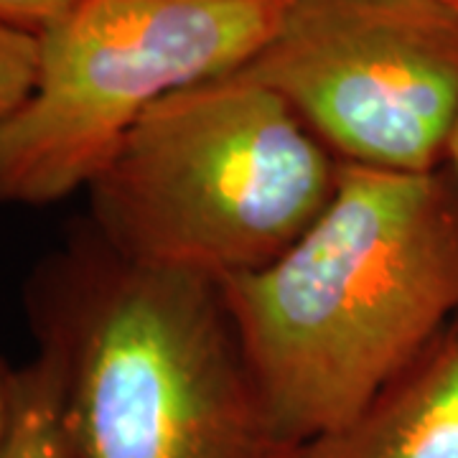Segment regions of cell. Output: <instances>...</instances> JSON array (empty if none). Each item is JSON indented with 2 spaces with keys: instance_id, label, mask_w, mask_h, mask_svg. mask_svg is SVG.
<instances>
[{
  "instance_id": "52a82bcc",
  "label": "cell",
  "mask_w": 458,
  "mask_h": 458,
  "mask_svg": "<svg viewBox=\"0 0 458 458\" xmlns=\"http://www.w3.org/2000/svg\"><path fill=\"white\" fill-rule=\"evenodd\" d=\"M0 458H69L59 369L54 357L41 346L13 377L11 423Z\"/></svg>"
},
{
  "instance_id": "6da1fadb",
  "label": "cell",
  "mask_w": 458,
  "mask_h": 458,
  "mask_svg": "<svg viewBox=\"0 0 458 458\" xmlns=\"http://www.w3.org/2000/svg\"><path fill=\"white\" fill-rule=\"evenodd\" d=\"M278 433L293 448L354 420L458 318V181L342 164L280 258L219 283Z\"/></svg>"
},
{
  "instance_id": "ba28073f",
  "label": "cell",
  "mask_w": 458,
  "mask_h": 458,
  "mask_svg": "<svg viewBox=\"0 0 458 458\" xmlns=\"http://www.w3.org/2000/svg\"><path fill=\"white\" fill-rule=\"evenodd\" d=\"M38 72V36L0 26V120L31 95Z\"/></svg>"
},
{
  "instance_id": "3957f363",
  "label": "cell",
  "mask_w": 458,
  "mask_h": 458,
  "mask_svg": "<svg viewBox=\"0 0 458 458\" xmlns=\"http://www.w3.org/2000/svg\"><path fill=\"white\" fill-rule=\"evenodd\" d=\"M342 161L242 69L153 105L89 183L114 258L225 283L280 258L328 207Z\"/></svg>"
},
{
  "instance_id": "7a4b0ae2",
  "label": "cell",
  "mask_w": 458,
  "mask_h": 458,
  "mask_svg": "<svg viewBox=\"0 0 458 458\" xmlns=\"http://www.w3.org/2000/svg\"><path fill=\"white\" fill-rule=\"evenodd\" d=\"M69 458H295L219 283L114 258L84 232L31 283Z\"/></svg>"
},
{
  "instance_id": "277c9868",
  "label": "cell",
  "mask_w": 458,
  "mask_h": 458,
  "mask_svg": "<svg viewBox=\"0 0 458 458\" xmlns=\"http://www.w3.org/2000/svg\"><path fill=\"white\" fill-rule=\"evenodd\" d=\"M288 3L77 0L38 33L31 95L0 120V204L89 189L153 105L245 69Z\"/></svg>"
},
{
  "instance_id": "9c48e42d",
  "label": "cell",
  "mask_w": 458,
  "mask_h": 458,
  "mask_svg": "<svg viewBox=\"0 0 458 458\" xmlns=\"http://www.w3.org/2000/svg\"><path fill=\"white\" fill-rule=\"evenodd\" d=\"M77 0H0V26L38 33L64 16Z\"/></svg>"
},
{
  "instance_id": "7c38bea8",
  "label": "cell",
  "mask_w": 458,
  "mask_h": 458,
  "mask_svg": "<svg viewBox=\"0 0 458 458\" xmlns=\"http://www.w3.org/2000/svg\"><path fill=\"white\" fill-rule=\"evenodd\" d=\"M454 3H456V5H458V0H454Z\"/></svg>"
},
{
  "instance_id": "30bf717a",
  "label": "cell",
  "mask_w": 458,
  "mask_h": 458,
  "mask_svg": "<svg viewBox=\"0 0 458 458\" xmlns=\"http://www.w3.org/2000/svg\"><path fill=\"white\" fill-rule=\"evenodd\" d=\"M13 377L16 369L5 367V361L0 360V448L8 433V423H11V405H13Z\"/></svg>"
},
{
  "instance_id": "8fae6325",
  "label": "cell",
  "mask_w": 458,
  "mask_h": 458,
  "mask_svg": "<svg viewBox=\"0 0 458 458\" xmlns=\"http://www.w3.org/2000/svg\"><path fill=\"white\" fill-rule=\"evenodd\" d=\"M445 165L451 168V174H454L458 181V125H456V131H454V138H451V146H448V158H445Z\"/></svg>"
},
{
  "instance_id": "5b68a950",
  "label": "cell",
  "mask_w": 458,
  "mask_h": 458,
  "mask_svg": "<svg viewBox=\"0 0 458 458\" xmlns=\"http://www.w3.org/2000/svg\"><path fill=\"white\" fill-rule=\"evenodd\" d=\"M346 165L430 174L458 125L454 0H291L242 69Z\"/></svg>"
},
{
  "instance_id": "8992f818",
  "label": "cell",
  "mask_w": 458,
  "mask_h": 458,
  "mask_svg": "<svg viewBox=\"0 0 458 458\" xmlns=\"http://www.w3.org/2000/svg\"><path fill=\"white\" fill-rule=\"evenodd\" d=\"M295 458H458V318L354 420Z\"/></svg>"
}]
</instances>
